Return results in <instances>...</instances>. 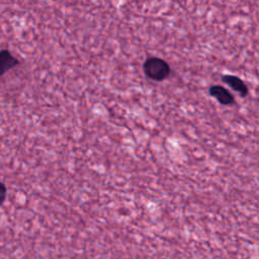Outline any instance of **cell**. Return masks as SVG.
Here are the masks:
<instances>
[{
  "mask_svg": "<svg viewBox=\"0 0 259 259\" xmlns=\"http://www.w3.org/2000/svg\"><path fill=\"white\" fill-rule=\"evenodd\" d=\"M144 72L148 78L154 81L165 80L171 72L170 66L166 61L157 57H151L144 63Z\"/></svg>",
  "mask_w": 259,
  "mask_h": 259,
  "instance_id": "6da1fadb",
  "label": "cell"
},
{
  "mask_svg": "<svg viewBox=\"0 0 259 259\" xmlns=\"http://www.w3.org/2000/svg\"><path fill=\"white\" fill-rule=\"evenodd\" d=\"M209 93L211 96H213L219 102L225 105H230L234 103V96L228 89H226L223 86L220 85H213L209 89Z\"/></svg>",
  "mask_w": 259,
  "mask_h": 259,
  "instance_id": "7a4b0ae2",
  "label": "cell"
},
{
  "mask_svg": "<svg viewBox=\"0 0 259 259\" xmlns=\"http://www.w3.org/2000/svg\"><path fill=\"white\" fill-rule=\"evenodd\" d=\"M17 64L18 60L9 51L3 50L0 52V76Z\"/></svg>",
  "mask_w": 259,
  "mask_h": 259,
  "instance_id": "3957f363",
  "label": "cell"
},
{
  "mask_svg": "<svg viewBox=\"0 0 259 259\" xmlns=\"http://www.w3.org/2000/svg\"><path fill=\"white\" fill-rule=\"evenodd\" d=\"M222 80L224 81V83L229 85L234 91L240 93V95H242V96L247 95L248 88H247L246 84L240 78L233 76V75H226L222 78Z\"/></svg>",
  "mask_w": 259,
  "mask_h": 259,
  "instance_id": "277c9868",
  "label": "cell"
},
{
  "mask_svg": "<svg viewBox=\"0 0 259 259\" xmlns=\"http://www.w3.org/2000/svg\"><path fill=\"white\" fill-rule=\"evenodd\" d=\"M6 197V187L3 183L0 182V204L5 200Z\"/></svg>",
  "mask_w": 259,
  "mask_h": 259,
  "instance_id": "5b68a950",
  "label": "cell"
}]
</instances>
